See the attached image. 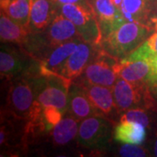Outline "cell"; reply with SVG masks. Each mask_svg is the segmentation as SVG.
<instances>
[{
  "mask_svg": "<svg viewBox=\"0 0 157 157\" xmlns=\"http://www.w3.org/2000/svg\"><path fill=\"white\" fill-rule=\"evenodd\" d=\"M8 105L16 117L27 119L29 123L41 121L43 107L37 101L33 76L17 78L11 83L8 94Z\"/></svg>",
  "mask_w": 157,
  "mask_h": 157,
  "instance_id": "6da1fadb",
  "label": "cell"
},
{
  "mask_svg": "<svg viewBox=\"0 0 157 157\" xmlns=\"http://www.w3.org/2000/svg\"><path fill=\"white\" fill-rule=\"evenodd\" d=\"M150 25L141 22H125L102 40V47L113 58L123 59L140 46L151 33Z\"/></svg>",
  "mask_w": 157,
  "mask_h": 157,
  "instance_id": "7a4b0ae2",
  "label": "cell"
},
{
  "mask_svg": "<svg viewBox=\"0 0 157 157\" xmlns=\"http://www.w3.org/2000/svg\"><path fill=\"white\" fill-rule=\"evenodd\" d=\"M60 13L70 19L76 26L81 40L95 46L102 42V33L96 17L94 10L88 1H81L76 4L63 5Z\"/></svg>",
  "mask_w": 157,
  "mask_h": 157,
  "instance_id": "3957f363",
  "label": "cell"
},
{
  "mask_svg": "<svg viewBox=\"0 0 157 157\" xmlns=\"http://www.w3.org/2000/svg\"><path fill=\"white\" fill-rule=\"evenodd\" d=\"M37 93V101L43 107L52 106L64 114L67 112L68 90L72 84L59 73H50L33 76Z\"/></svg>",
  "mask_w": 157,
  "mask_h": 157,
  "instance_id": "277c9868",
  "label": "cell"
},
{
  "mask_svg": "<svg viewBox=\"0 0 157 157\" xmlns=\"http://www.w3.org/2000/svg\"><path fill=\"white\" fill-rule=\"evenodd\" d=\"M112 90L119 113L134 108L152 109L156 107L155 97L152 94L148 82L135 84L118 78Z\"/></svg>",
  "mask_w": 157,
  "mask_h": 157,
  "instance_id": "5b68a950",
  "label": "cell"
},
{
  "mask_svg": "<svg viewBox=\"0 0 157 157\" xmlns=\"http://www.w3.org/2000/svg\"><path fill=\"white\" fill-rule=\"evenodd\" d=\"M112 135V126L104 115H94L81 121L77 139L81 146L87 148H102Z\"/></svg>",
  "mask_w": 157,
  "mask_h": 157,
  "instance_id": "8992f818",
  "label": "cell"
},
{
  "mask_svg": "<svg viewBox=\"0 0 157 157\" xmlns=\"http://www.w3.org/2000/svg\"><path fill=\"white\" fill-rule=\"evenodd\" d=\"M113 58L103 50L102 53L86 67L82 73V80L91 84L113 87L119 78L114 68L116 61Z\"/></svg>",
  "mask_w": 157,
  "mask_h": 157,
  "instance_id": "52a82bcc",
  "label": "cell"
},
{
  "mask_svg": "<svg viewBox=\"0 0 157 157\" xmlns=\"http://www.w3.org/2000/svg\"><path fill=\"white\" fill-rule=\"evenodd\" d=\"M90 4L98 18L103 39L127 22L113 0H92Z\"/></svg>",
  "mask_w": 157,
  "mask_h": 157,
  "instance_id": "ba28073f",
  "label": "cell"
},
{
  "mask_svg": "<svg viewBox=\"0 0 157 157\" xmlns=\"http://www.w3.org/2000/svg\"><path fill=\"white\" fill-rule=\"evenodd\" d=\"M80 86L83 87L92 104L102 115L112 117L115 113H119L113 99L112 87L91 84L84 80H82Z\"/></svg>",
  "mask_w": 157,
  "mask_h": 157,
  "instance_id": "9c48e42d",
  "label": "cell"
},
{
  "mask_svg": "<svg viewBox=\"0 0 157 157\" xmlns=\"http://www.w3.org/2000/svg\"><path fill=\"white\" fill-rule=\"evenodd\" d=\"M67 112L78 121L94 115H102L92 104L80 84L73 82L68 90Z\"/></svg>",
  "mask_w": 157,
  "mask_h": 157,
  "instance_id": "30bf717a",
  "label": "cell"
},
{
  "mask_svg": "<svg viewBox=\"0 0 157 157\" xmlns=\"http://www.w3.org/2000/svg\"><path fill=\"white\" fill-rule=\"evenodd\" d=\"M45 31H46L45 37L42 38L45 39L46 44L52 47H55L73 39H81L74 24L61 13L57 14Z\"/></svg>",
  "mask_w": 157,
  "mask_h": 157,
  "instance_id": "8fae6325",
  "label": "cell"
},
{
  "mask_svg": "<svg viewBox=\"0 0 157 157\" xmlns=\"http://www.w3.org/2000/svg\"><path fill=\"white\" fill-rule=\"evenodd\" d=\"M79 39H75L53 47L49 54L39 63V73L43 75L50 73H59L69 56L75 51L80 42Z\"/></svg>",
  "mask_w": 157,
  "mask_h": 157,
  "instance_id": "7c38bea8",
  "label": "cell"
},
{
  "mask_svg": "<svg viewBox=\"0 0 157 157\" xmlns=\"http://www.w3.org/2000/svg\"><path fill=\"white\" fill-rule=\"evenodd\" d=\"M54 0H32L29 28L31 33L44 32L57 15Z\"/></svg>",
  "mask_w": 157,
  "mask_h": 157,
  "instance_id": "4fadbf2b",
  "label": "cell"
},
{
  "mask_svg": "<svg viewBox=\"0 0 157 157\" xmlns=\"http://www.w3.org/2000/svg\"><path fill=\"white\" fill-rule=\"evenodd\" d=\"M115 71L119 78H121L135 84L147 83L153 74L151 61L149 60H135V61L116 62Z\"/></svg>",
  "mask_w": 157,
  "mask_h": 157,
  "instance_id": "5bb4252c",
  "label": "cell"
},
{
  "mask_svg": "<svg viewBox=\"0 0 157 157\" xmlns=\"http://www.w3.org/2000/svg\"><path fill=\"white\" fill-rule=\"evenodd\" d=\"M92 47L93 45L86 43L83 40L80 41L75 51L64 64L59 74L71 81L80 76L90 62L92 57Z\"/></svg>",
  "mask_w": 157,
  "mask_h": 157,
  "instance_id": "9a60e30c",
  "label": "cell"
},
{
  "mask_svg": "<svg viewBox=\"0 0 157 157\" xmlns=\"http://www.w3.org/2000/svg\"><path fill=\"white\" fill-rule=\"evenodd\" d=\"M145 128L144 126L137 122L120 121L113 128V139L121 143L140 145L146 139Z\"/></svg>",
  "mask_w": 157,
  "mask_h": 157,
  "instance_id": "2e32d148",
  "label": "cell"
},
{
  "mask_svg": "<svg viewBox=\"0 0 157 157\" xmlns=\"http://www.w3.org/2000/svg\"><path fill=\"white\" fill-rule=\"evenodd\" d=\"M27 69V64L25 58L17 51L6 46H1L0 52V72L5 77H15L25 73Z\"/></svg>",
  "mask_w": 157,
  "mask_h": 157,
  "instance_id": "e0dca14e",
  "label": "cell"
},
{
  "mask_svg": "<svg viewBox=\"0 0 157 157\" xmlns=\"http://www.w3.org/2000/svg\"><path fill=\"white\" fill-rule=\"evenodd\" d=\"M78 121L70 114L62 118L52 128V139L55 146H65L78 136Z\"/></svg>",
  "mask_w": 157,
  "mask_h": 157,
  "instance_id": "ac0fdd59",
  "label": "cell"
},
{
  "mask_svg": "<svg viewBox=\"0 0 157 157\" xmlns=\"http://www.w3.org/2000/svg\"><path fill=\"white\" fill-rule=\"evenodd\" d=\"M30 30L13 21L1 11L0 17V37L2 42L11 43H25L28 39Z\"/></svg>",
  "mask_w": 157,
  "mask_h": 157,
  "instance_id": "d6986e66",
  "label": "cell"
},
{
  "mask_svg": "<svg viewBox=\"0 0 157 157\" xmlns=\"http://www.w3.org/2000/svg\"><path fill=\"white\" fill-rule=\"evenodd\" d=\"M150 6V0H122L121 10L127 22H141L148 25Z\"/></svg>",
  "mask_w": 157,
  "mask_h": 157,
  "instance_id": "ffe728a7",
  "label": "cell"
},
{
  "mask_svg": "<svg viewBox=\"0 0 157 157\" xmlns=\"http://www.w3.org/2000/svg\"><path fill=\"white\" fill-rule=\"evenodd\" d=\"M31 7L32 0H11L8 6L2 11H5L13 21L30 30Z\"/></svg>",
  "mask_w": 157,
  "mask_h": 157,
  "instance_id": "44dd1931",
  "label": "cell"
},
{
  "mask_svg": "<svg viewBox=\"0 0 157 157\" xmlns=\"http://www.w3.org/2000/svg\"><path fill=\"white\" fill-rule=\"evenodd\" d=\"M146 110L147 109H144V108H134V109L128 110L122 113L120 121H134V122L141 124L145 128H148L150 126L151 121Z\"/></svg>",
  "mask_w": 157,
  "mask_h": 157,
  "instance_id": "7402d4cb",
  "label": "cell"
},
{
  "mask_svg": "<svg viewBox=\"0 0 157 157\" xmlns=\"http://www.w3.org/2000/svg\"><path fill=\"white\" fill-rule=\"evenodd\" d=\"M62 113L58 108L52 106L43 107L42 111V119L45 128H53L62 119Z\"/></svg>",
  "mask_w": 157,
  "mask_h": 157,
  "instance_id": "603a6c76",
  "label": "cell"
},
{
  "mask_svg": "<svg viewBox=\"0 0 157 157\" xmlns=\"http://www.w3.org/2000/svg\"><path fill=\"white\" fill-rule=\"evenodd\" d=\"M119 154L121 156L126 157H143L147 156V151L144 147H139L135 144L124 143L119 149Z\"/></svg>",
  "mask_w": 157,
  "mask_h": 157,
  "instance_id": "cb8c5ba5",
  "label": "cell"
},
{
  "mask_svg": "<svg viewBox=\"0 0 157 157\" xmlns=\"http://www.w3.org/2000/svg\"><path fill=\"white\" fill-rule=\"evenodd\" d=\"M152 56V59L157 57V30L144 41Z\"/></svg>",
  "mask_w": 157,
  "mask_h": 157,
  "instance_id": "d4e9b609",
  "label": "cell"
},
{
  "mask_svg": "<svg viewBox=\"0 0 157 157\" xmlns=\"http://www.w3.org/2000/svg\"><path fill=\"white\" fill-rule=\"evenodd\" d=\"M147 22H150L155 25V29L157 30V0H155L150 7Z\"/></svg>",
  "mask_w": 157,
  "mask_h": 157,
  "instance_id": "484cf974",
  "label": "cell"
},
{
  "mask_svg": "<svg viewBox=\"0 0 157 157\" xmlns=\"http://www.w3.org/2000/svg\"><path fill=\"white\" fill-rule=\"evenodd\" d=\"M148 86L151 90L152 94L157 99V76L152 75L150 78L148 79Z\"/></svg>",
  "mask_w": 157,
  "mask_h": 157,
  "instance_id": "4316f807",
  "label": "cell"
},
{
  "mask_svg": "<svg viewBox=\"0 0 157 157\" xmlns=\"http://www.w3.org/2000/svg\"><path fill=\"white\" fill-rule=\"evenodd\" d=\"M83 0H54L58 6H61L63 5H68V4H76L79 3Z\"/></svg>",
  "mask_w": 157,
  "mask_h": 157,
  "instance_id": "83f0119b",
  "label": "cell"
},
{
  "mask_svg": "<svg viewBox=\"0 0 157 157\" xmlns=\"http://www.w3.org/2000/svg\"><path fill=\"white\" fill-rule=\"evenodd\" d=\"M151 65L152 69H153V74L152 75H156L157 76V57L152 59Z\"/></svg>",
  "mask_w": 157,
  "mask_h": 157,
  "instance_id": "f1b7e54d",
  "label": "cell"
},
{
  "mask_svg": "<svg viewBox=\"0 0 157 157\" xmlns=\"http://www.w3.org/2000/svg\"><path fill=\"white\" fill-rule=\"evenodd\" d=\"M11 0H0V5H1V10H5L8 5L10 4Z\"/></svg>",
  "mask_w": 157,
  "mask_h": 157,
  "instance_id": "f546056e",
  "label": "cell"
},
{
  "mask_svg": "<svg viewBox=\"0 0 157 157\" xmlns=\"http://www.w3.org/2000/svg\"><path fill=\"white\" fill-rule=\"evenodd\" d=\"M153 152H154V155L157 156V138L155 140V143H154V147H153Z\"/></svg>",
  "mask_w": 157,
  "mask_h": 157,
  "instance_id": "4dcf8cb0",
  "label": "cell"
},
{
  "mask_svg": "<svg viewBox=\"0 0 157 157\" xmlns=\"http://www.w3.org/2000/svg\"><path fill=\"white\" fill-rule=\"evenodd\" d=\"M155 0H150V4H153V3H154V2H155ZM150 7H151V6H150Z\"/></svg>",
  "mask_w": 157,
  "mask_h": 157,
  "instance_id": "1f68e13d",
  "label": "cell"
}]
</instances>
